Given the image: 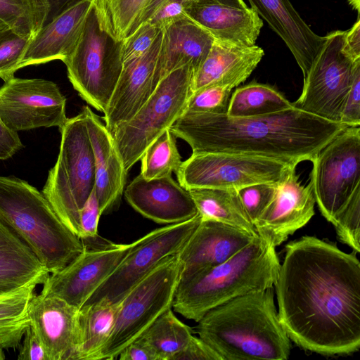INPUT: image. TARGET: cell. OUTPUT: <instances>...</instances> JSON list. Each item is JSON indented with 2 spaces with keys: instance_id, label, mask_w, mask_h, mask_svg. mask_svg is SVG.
I'll list each match as a JSON object with an SVG mask.
<instances>
[{
  "instance_id": "52a82bcc",
  "label": "cell",
  "mask_w": 360,
  "mask_h": 360,
  "mask_svg": "<svg viewBox=\"0 0 360 360\" xmlns=\"http://www.w3.org/2000/svg\"><path fill=\"white\" fill-rule=\"evenodd\" d=\"M122 40L102 26L94 4L75 48L63 61L79 96L103 113L122 69Z\"/></svg>"
},
{
  "instance_id": "5b68a950",
  "label": "cell",
  "mask_w": 360,
  "mask_h": 360,
  "mask_svg": "<svg viewBox=\"0 0 360 360\" xmlns=\"http://www.w3.org/2000/svg\"><path fill=\"white\" fill-rule=\"evenodd\" d=\"M0 221L29 247L49 274L64 268L86 248L42 192L14 176H0Z\"/></svg>"
},
{
  "instance_id": "681fc988",
  "label": "cell",
  "mask_w": 360,
  "mask_h": 360,
  "mask_svg": "<svg viewBox=\"0 0 360 360\" xmlns=\"http://www.w3.org/2000/svg\"><path fill=\"white\" fill-rule=\"evenodd\" d=\"M342 50L353 60L360 59V20L359 16L352 27L345 31Z\"/></svg>"
},
{
  "instance_id": "ac0fdd59",
  "label": "cell",
  "mask_w": 360,
  "mask_h": 360,
  "mask_svg": "<svg viewBox=\"0 0 360 360\" xmlns=\"http://www.w3.org/2000/svg\"><path fill=\"white\" fill-rule=\"evenodd\" d=\"M257 235L217 221L201 219L177 253L179 280L223 263Z\"/></svg>"
},
{
  "instance_id": "e575fe53",
  "label": "cell",
  "mask_w": 360,
  "mask_h": 360,
  "mask_svg": "<svg viewBox=\"0 0 360 360\" xmlns=\"http://www.w3.org/2000/svg\"><path fill=\"white\" fill-rule=\"evenodd\" d=\"M0 20L8 27L32 38L44 25L34 0H0Z\"/></svg>"
},
{
  "instance_id": "9a60e30c",
  "label": "cell",
  "mask_w": 360,
  "mask_h": 360,
  "mask_svg": "<svg viewBox=\"0 0 360 360\" xmlns=\"http://www.w3.org/2000/svg\"><path fill=\"white\" fill-rule=\"evenodd\" d=\"M129 244L107 243L84 251L62 269L49 274L41 294L60 298L80 309L141 240Z\"/></svg>"
},
{
  "instance_id": "7a4b0ae2",
  "label": "cell",
  "mask_w": 360,
  "mask_h": 360,
  "mask_svg": "<svg viewBox=\"0 0 360 360\" xmlns=\"http://www.w3.org/2000/svg\"><path fill=\"white\" fill-rule=\"evenodd\" d=\"M347 126L293 106L276 113L234 117L184 113L169 127L193 153H233L278 159L297 166L311 160Z\"/></svg>"
},
{
  "instance_id": "d590c367",
  "label": "cell",
  "mask_w": 360,
  "mask_h": 360,
  "mask_svg": "<svg viewBox=\"0 0 360 360\" xmlns=\"http://www.w3.org/2000/svg\"><path fill=\"white\" fill-rule=\"evenodd\" d=\"M32 38L10 27L0 30V78H13Z\"/></svg>"
},
{
  "instance_id": "e0dca14e",
  "label": "cell",
  "mask_w": 360,
  "mask_h": 360,
  "mask_svg": "<svg viewBox=\"0 0 360 360\" xmlns=\"http://www.w3.org/2000/svg\"><path fill=\"white\" fill-rule=\"evenodd\" d=\"M295 168L291 167L277 182L272 201L254 224L257 235L274 248L314 215L316 200L311 186L300 184Z\"/></svg>"
},
{
  "instance_id": "6da1fadb",
  "label": "cell",
  "mask_w": 360,
  "mask_h": 360,
  "mask_svg": "<svg viewBox=\"0 0 360 360\" xmlns=\"http://www.w3.org/2000/svg\"><path fill=\"white\" fill-rule=\"evenodd\" d=\"M335 244L305 236L285 245L274 284L289 339L323 355L360 347V262Z\"/></svg>"
},
{
  "instance_id": "8fae6325",
  "label": "cell",
  "mask_w": 360,
  "mask_h": 360,
  "mask_svg": "<svg viewBox=\"0 0 360 360\" xmlns=\"http://www.w3.org/2000/svg\"><path fill=\"white\" fill-rule=\"evenodd\" d=\"M345 31L324 36L293 105L323 119L340 122L345 101L360 59L353 60L342 50Z\"/></svg>"
},
{
  "instance_id": "836d02e7",
  "label": "cell",
  "mask_w": 360,
  "mask_h": 360,
  "mask_svg": "<svg viewBox=\"0 0 360 360\" xmlns=\"http://www.w3.org/2000/svg\"><path fill=\"white\" fill-rule=\"evenodd\" d=\"M140 176L146 179H153L172 176L176 172L182 161L179 154L176 136L169 129H166L146 148L140 159Z\"/></svg>"
},
{
  "instance_id": "d4e9b609",
  "label": "cell",
  "mask_w": 360,
  "mask_h": 360,
  "mask_svg": "<svg viewBox=\"0 0 360 360\" xmlns=\"http://www.w3.org/2000/svg\"><path fill=\"white\" fill-rule=\"evenodd\" d=\"M264 55V50L257 45L243 47L214 39L205 59L194 73L192 92L221 82L238 86L249 77Z\"/></svg>"
},
{
  "instance_id": "1f68e13d",
  "label": "cell",
  "mask_w": 360,
  "mask_h": 360,
  "mask_svg": "<svg viewBox=\"0 0 360 360\" xmlns=\"http://www.w3.org/2000/svg\"><path fill=\"white\" fill-rule=\"evenodd\" d=\"M41 283H30L16 290L0 295V348L7 349L20 345L30 326L27 307Z\"/></svg>"
},
{
  "instance_id": "3957f363",
  "label": "cell",
  "mask_w": 360,
  "mask_h": 360,
  "mask_svg": "<svg viewBox=\"0 0 360 360\" xmlns=\"http://www.w3.org/2000/svg\"><path fill=\"white\" fill-rule=\"evenodd\" d=\"M197 330L223 360H286L290 353L273 287L212 309L198 321Z\"/></svg>"
},
{
  "instance_id": "7bdbcfd3",
  "label": "cell",
  "mask_w": 360,
  "mask_h": 360,
  "mask_svg": "<svg viewBox=\"0 0 360 360\" xmlns=\"http://www.w3.org/2000/svg\"><path fill=\"white\" fill-rule=\"evenodd\" d=\"M171 360H223L222 357L200 338L191 336L186 346Z\"/></svg>"
},
{
  "instance_id": "74e56055",
  "label": "cell",
  "mask_w": 360,
  "mask_h": 360,
  "mask_svg": "<svg viewBox=\"0 0 360 360\" xmlns=\"http://www.w3.org/2000/svg\"><path fill=\"white\" fill-rule=\"evenodd\" d=\"M360 188L335 216L334 225L338 238L354 252L360 251Z\"/></svg>"
},
{
  "instance_id": "f1b7e54d",
  "label": "cell",
  "mask_w": 360,
  "mask_h": 360,
  "mask_svg": "<svg viewBox=\"0 0 360 360\" xmlns=\"http://www.w3.org/2000/svg\"><path fill=\"white\" fill-rule=\"evenodd\" d=\"M167 0H94L102 26L118 40L148 21Z\"/></svg>"
},
{
  "instance_id": "ab89813d",
  "label": "cell",
  "mask_w": 360,
  "mask_h": 360,
  "mask_svg": "<svg viewBox=\"0 0 360 360\" xmlns=\"http://www.w3.org/2000/svg\"><path fill=\"white\" fill-rule=\"evenodd\" d=\"M161 31V28L149 21L141 24L131 35L122 40L123 62L148 51Z\"/></svg>"
},
{
  "instance_id": "db71d44e",
  "label": "cell",
  "mask_w": 360,
  "mask_h": 360,
  "mask_svg": "<svg viewBox=\"0 0 360 360\" xmlns=\"http://www.w3.org/2000/svg\"><path fill=\"white\" fill-rule=\"evenodd\" d=\"M5 359V355L2 349L0 348V360H4Z\"/></svg>"
},
{
  "instance_id": "2e32d148",
  "label": "cell",
  "mask_w": 360,
  "mask_h": 360,
  "mask_svg": "<svg viewBox=\"0 0 360 360\" xmlns=\"http://www.w3.org/2000/svg\"><path fill=\"white\" fill-rule=\"evenodd\" d=\"M162 30L148 51L123 62L120 75L104 112L105 124L110 133L139 111L162 79Z\"/></svg>"
},
{
  "instance_id": "8992f818",
  "label": "cell",
  "mask_w": 360,
  "mask_h": 360,
  "mask_svg": "<svg viewBox=\"0 0 360 360\" xmlns=\"http://www.w3.org/2000/svg\"><path fill=\"white\" fill-rule=\"evenodd\" d=\"M58 159L49 170L42 193L65 224L79 235V212L95 186L94 153L81 110L59 128Z\"/></svg>"
},
{
  "instance_id": "30bf717a",
  "label": "cell",
  "mask_w": 360,
  "mask_h": 360,
  "mask_svg": "<svg viewBox=\"0 0 360 360\" xmlns=\"http://www.w3.org/2000/svg\"><path fill=\"white\" fill-rule=\"evenodd\" d=\"M293 167L272 158L233 153H198L182 161L175 172L185 189L238 190L261 183H277Z\"/></svg>"
},
{
  "instance_id": "4316f807",
  "label": "cell",
  "mask_w": 360,
  "mask_h": 360,
  "mask_svg": "<svg viewBox=\"0 0 360 360\" xmlns=\"http://www.w3.org/2000/svg\"><path fill=\"white\" fill-rule=\"evenodd\" d=\"M49 276L29 247L0 221V295Z\"/></svg>"
},
{
  "instance_id": "f907efd6",
  "label": "cell",
  "mask_w": 360,
  "mask_h": 360,
  "mask_svg": "<svg viewBox=\"0 0 360 360\" xmlns=\"http://www.w3.org/2000/svg\"><path fill=\"white\" fill-rule=\"evenodd\" d=\"M176 1H179L181 2L186 4V3H189V2H192V1H201V0H176ZM214 1H217L219 3H221L223 4H225V5L229 6H233V7L239 8H245L248 7L243 0H214Z\"/></svg>"
},
{
  "instance_id": "b9f144b4",
  "label": "cell",
  "mask_w": 360,
  "mask_h": 360,
  "mask_svg": "<svg viewBox=\"0 0 360 360\" xmlns=\"http://www.w3.org/2000/svg\"><path fill=\"white\" fill-rule=\"evenodd\" d=\"M340 122L347 127L360 126V64L355 69Z\"/></svg>"
},
{
  "instance_id": "d6986e66",
  "label": "cell",
  "mask_w": 360,
  "mask_h": 360,
  "mask_svg": "<svg viewBox=\"0 0 360 360\" xmlns=\"http://www.w3.org/2000/svg\"><path fill=\"white\" fill-rule=\"evenodd\" d=\"M124 196L136 211L159 224L181 223L198 214L188 191L172 176L146 179L138 175L127 186Z\"/></svg>"
},
{
  "instance_id": "cb8c5ba5",
  "label": "cell",
  "mask_w": 360,
  "mask_h": 360,
  "mask_svg": "<svg viewBox=\"0 0 360 360\" xmlns=\"http://www.w3.org/2000/svg\"><path fill=\"white\" fill-rule=\"evenodd\" d=\"M94 0H83L71 6L42 27L31 39L20 65L63 61L75 48Z\"/></svg>"
},
{
  "instance_id": "c3c4849f",
  "label": "cell",
  "mask_w": 360,
  "mask_h": 360,
  "mask_svg": "<svg viewBox=\"0 0 360 360\" xmlns=\"http://www.w3.org/2000/svg\"><path fill=\"white\" fill-rule=\"evenodd\" d=\"M83 0H34L46 25L63 12Z\"/></svg>"
},
{
  "instance_id": "bcb514c9",
  "label": "cell",
  "mask_w": 360,
  "mask_h": 360,
  "mask_svg": "<svg viewBox=\"0 0 360 360\" xmlns=\"http://www.w3.org/2000/svg\"><path fill=\"white\" fill-rule=\"evenodd\" d=\"M117 358L120 360H158L150 346L141 337L127 345Z\"/></svg>"
},
{
  "instance_id": "f546056e",
  "label": "cell",
  "mask_w": 360,
  "mask_h": 360,
  "mask_svg": "<svg viewBox=\"0 0 360 360\" xmlns=\"http://www.w3.org/2000/svg\"><path fill=\"white\" fill-rule=\"evenodd\" d=\"M202 219H212L257 233L245 213L237 190L194 188L188 190Z\"/></svg>"
},
{
  "instance_id": "603a6c76",
  "label": "cell",
  "mask_w": 360,
  "mask_h": 360,
  "mask_svg": "<svg viewBox=\"0 0 360 360\" xmlns=\"http://www.w3.org/2000/svg\"><path fill=\"white\" fill-rule=\"evenodd\" d=\"M250 7L284 41L307 75L324 37L316 34L290 0H248Z\"/></svg>"
},
{
  "instance_id": "277c9868",
  "label": "cell",
  "mask_w": 360,
  "mask_h": 360,
  "mask_svg": "<svg viewBox=\"0 0 360 360\" xmlns=\"http://www.w3.org/2000/svg\"><path fill=\"white\" fill-rule=\"evenodd\" d=\"M275 248L257 235L223 263L180 279L172 307L198 322L217 306L272 288L281 266Z\"/></svg>"
},
{
  "instance_id": "7c38bea8",
  "label": "cell",
  "mask_w": 360,
  "mask_h": 360,
  "mask_svg": "<svg viewBox=\"0 0 360 360\" xmlns=\"http://www.w3.org/2000/svg\"><path fill=\"white\" fill-rule=\"evenodd\" d=\"M360 126L347 127L311 160L310 184L321 214L333 224L360 188Z\"/></svg>"
},
{
  "instance_id": "816d5d0a",
  "label": "cell",
  "mask_w": 360,
  "mask_h": 360,
  "mask_svg": "<svg viewBox=\"0 0 360 360\" xmlns=\"http://www.w3.org/2000/svg\"><path fill=\"white\" fill-rule=\"evenodd\" d=\"M347 1L352 8L358 13V16H359L360 0H347Z\"/></svg>"
},
{
  "instance_id": "8d00e7d4",
  "label": "cell",
  "mask_w": 360,
  "mask_h": 360,
  "mask_svg": "<svg viewBox=\"0 0 360 360\" xmlns=\"http://www.w3.org/2000/svg\"><path fill=\"white\" fill-rule=\"evenodd\" d=\"M233 85L217 82L192 93L184 113H226Z\"/></svg>"
},
{
  "instance_id": "4dcf8cb0",
  "label": "cell",
  "mask_w": 360,
  "mask_h": 360,
  "mask_svg": "<svg viewBox=\"0 0 360 360\" xmlns=\"http://www.w3.org/2000/svg\"><path fill=\"white\" fill-rule=\"evenodd\" d=\"M274 87L255 82L237 88L229 101L226 114L234 117H249L276 113L292 108Z\"/></svg>"
},
{
  "instance_id": "44dd1931",
  "label": "cell",
  "mask_w": 360,
  "mask_h": 360,
  "mask_svg": "<svg viewBox=\"0 0 360 360\" xmlns=\"http://www.w3.org/2000/svg\"><path fill=\"white\" fill-rule=\"evenodd\" d=\"M84 113L94 158L95 191L101 214L110 212L123 193L127 172L112 135L101 118L85 105Z\"/></svg>"
},
{
  "instance_id": "ba28073f",
  "label": "cell",
  "mask_w": 360,
  "mask_h": 360,
  "mask_svg": "<svg viewBox=\"0 0 360 360\" xmlns=\"http://www.w3.org/2000/svg\"><path fill=\"white\" fill-rule=\"evenodd\" d=\"M194 69L179 67L163 77L139 111L111 134L128 172L146 148L184 114L192 94Z\"/></svg>"
},
{
  "instance_id": "4fadbf2b",
  "label": "cell",
  "mask_w": 360,
  "mask_h": 360,
  "mask_svg": "<svg viewBox=\"0 0 360 360\" xmlns=\"http://www.w3.org/2000/svg\"><path fill=\"white\" fill-rule=\"evenodd\" d=\"M200 221L198 214L189 220L155 229L143 236L85 304L102 299L112 303L120 302L162 259L180 251Z\"/></svg>"
},
{
  "instance_id": "7402d4cb",
  "label": "cell",
  "mask_w": 360,
  "mask_h": 360,
  "mask_svg": "<svg viewBox=\"0 0 360 360\" xmlns=\"http://www.w3.org/2000/svg\"><path fill=\"white\" fill-rule=\"evenodd\" d=\"M185 13L214 39L235 46L255 45L263 20L251 7L239 8L214 0L185 4Z\"/></svg>"
},
{
  "instance_id": "f5cc1de1",
  "label": "cell",
  "mask_w": 360,
  "mask_h": 360,
  "mask_svg": "<svg viewBox=\"0 0 360 360\" xmlns=\"http://www.w3.org/2000/svg\"><path fill=\"white\" fill-rule=\"evenodd\" d=\"M6 27H8L6 24H5L2 20H0V30H2Z\"/></svg>"
},
{
  "instance_id": "d6a6232c",
  "label": "cell",
  "mask_w": 360,
  "mask_h": 360,
  "mask_svg": "<svg viewBox=\"0 0 360 360\" xmlns=\"http://www.w3.org/2000/svg\"><path fill=\"white\" fill-rule=\"evenodd\" d=\"M192 330L169 308L160 314L139 336L156 354L158 360H171L192 336Z\"/></svg>"
},
{
  "instance_id": "5bb4252c",
  "label": "cell",
  "mask_w": 360,
  "mask_h": 360,
  "mask_svg": "<svg viewBox=\"0 0 360 360\" xmlns=\"http://www.w3.org/2000/svg\"><path fill=\"white\" fill-rule=\"evenodd\" d=\"M66 98L56 83L13 77L0 87V118L15 132L60 128L67 120Z\"/></svg>"
},
{
  "instance_id": "9c48e42d",
  "label": "cell",
  "mask_w": 360,
  "mask_h": 360,
  "mask_svg": "<svg viewBox=\"0 0 360 360\" xmlns=\"http://www.w3.org/2000/svg\"><path fill=\"white\" fill-rule=\"evenodd\" d=\"M180 278L178 255L162 259L120 301L112 333L100 359H114L165 311L172 308Z\"/></svg>"
},
{
  "instance_id": "f35d334b",
  "label": "cell",
  "mask_w": 360,
  "mask_h": 360,
  "mask_svg": "<svg viewBox=\"0 0 360 360\" xmlns=\"http://www.w3.org/2000/svg\"><path fill=\"white\" fill-rule=\"evenodd\" d=\"M276 184H255L237 190L241 205L253 225L272 201Z\"/></svg>"
},
{
  "instance_id": "ee69618b",
  "label": "cell",
  "mask_w": 360,
  "mask_h": 360,
  "mask_svg": "<svg viewBox=\"0 0 360 360\" xmlns=\"http://www.w3.org/2000/svg\"><path fill=\"white\" fill-rule=\"evenodd\" d=\"M17 359L18 360H50L45 347L30 326L24 334Z\"/></svg>"
},
{
  "instance_id": "ffe728a7",
  "label": "cell",
  "mask_w": 360,
  "mask_h": 360,
  "mask_svg": "<svg viewBox=\"0 0 360 360\" xmlns=\"http://www.w3.org/2000/svg\"><path fill=\"white\" fill-rule=\"evenodd\" d=\"M78 308L43 294L31 298L30 326L45 347L50 360H74L77 340Z\"/></svg>"
},
{
  "instance_id": "f6af8a7d",
  "label": "cell",
  "mask_w": 360,
  "mask_h": 360,
  "mask_svg": "<svg viewBox=\"0 0 360 360\" xmlns=\"http://www.w3.org/2000/svg\"><path fill=\"white\" fill-rule=\"evenodd\" d=\"M184 15H186L184 3L176 0H167L148 21L162 29L170 22Z\"/></svg>"
},
{
  "instance_id": "7dc6e473",
  "label": "cell",
  "mask_w": 360,
  "mask_h": 360,
  "mask_svg": "<svg viewBox=\"0 0 360 360\" xmlns=\"http://www.w3.org/2000/svg\"><path fill=\"white\" fill-rule=\"evenodd\" d=\"M23 147L18 132L8 129L0 118V160L11 158Z\"/></svg>"
},
{
  "instance_id": "60d3db41",
  "label": "cell",
  "mask_w": 360,
  "mask_h": 360,
  "mask_svg": "<svg viewBox=\"0 0 360 360\" xmlns=\"http://www.w3.org/2000/svg\"><path fill=\"white\" fill-rule=\"evenodd\" d=\"M95 188L79 212V235L83 240L98 238V226L101 215Z\"/></svg>"
},
{
  "instance_id": "83f0119b",
  "label": "cell",
  "mask_w": 360,
  "mask_h": 360,
  "mask_svg": "<svg viewBox=\"0 0 360 360\" xmlns=\"http://www.w3.org/2000/svg\"><path fill=\"white\" fill-rule=\"evenodd\" d=\"M120 302L102 299L84 304L78 311L74 360H98L114 327Z\"/></svg>"
},
{
  "instance_id": "484cf974",
  "label": "cell",
  "mask_w": 360,
  "mask_h": 360,
  "mask_svg": "<svg viewBox=\"0 0 360 360\" xmlns=\"http://www.w3.org/2000/svg\"><path fill=\"white\" fill-rule=\"evenodd\" d=\"M162 30V77L185 65H191L195 72L207 56L214 37L186 15Z\"/></svg>"
}]
</instances>
